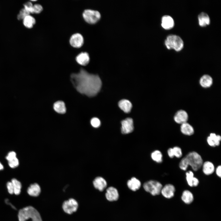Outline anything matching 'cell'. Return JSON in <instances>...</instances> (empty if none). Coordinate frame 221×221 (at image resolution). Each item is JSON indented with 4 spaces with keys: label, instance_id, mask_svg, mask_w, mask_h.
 <instances>
[{
    "label": "cell",
    "instance_id": "obj_1",
    "mask_svg": "<svg viewBox=\"0 0 221 221\" xmlns=\"http://www.w3.org/2000/svg\"><path fill=\"white\" fill-rule=\"evenodd\" d=\"M71 79L78 92L90 97L96 95L102 86L99 76L90 74L83 68L78 73L72 74Z\"/></svg>",
    "mask_w": 221,
    "mask_h": 221
},
{
    "label": "cell",
    "instance_id": "obj_2",
    "mask_svg": "<svg viewBox=\"0 0 221 221\" xmlns=\"http://www.w3.org/2000/svg\"><path fill=\"white\" fill-rule=\"evenodd\" d=\"M203 160L201 156L197 152L192 151L188 153L180 161L179 167L181 170L185 171L190 165L192 169L197 171L202 167Z\"/></svg>",
    "mask_w": 221,
    "mask_h": 221
},
{
    "label": "cell",
    "instance_id": "obj_3",
    "mask_svg": "<svg viewBox=\"0 0 221 221\" xmlns=\"http://www.w3.org/2000/svg\"><path fill=\"white\" fill-rule=\"evenodd\" d=\"M19 221H26L31 219L32 221H42L41 215L34 207L29 206L20 209L18 213Z\"/></svg>",
    "mask_w": 221,
    "mask_h": 221
},
{
    "label": "cell",
    "instance_id": "obj_4",
    "mask_svg": "<svg viewBox=\"0 0 221 221\" xmlns=\"http://www.w3.org/2000/svg\"><path fill=\"white\" fill-rule=\"evenodd\" d=\"M165 43L168 49H173L176 51H180L184 46V43L182 39L175 35L171 34L168 36L165 40Z\"/></svg>",
    "mask_w": 221,
    "mask_h": 221
},
{
    "label": "cell",
    "instance_id": "obj_5",
    "mask_svg": "<svg viewBox=\"0 0 221 221\" xmlns=\"http://www.w3.org/2000/svg\"><path fill=\"white\" fill-rule=\"evenodd\" d=\"M143 186L146 191L153 196L157 195L161 193L163 187L160 182L155 180H150L145 182Z\"/></svg>",
    "mask_w": 221,
    "mask_h": 221
},
{
    "label": "cell",
    "instance_id": "obj_6",
    "mask_svg": "<svg viewBox=\"0 0 221 221\" xmlns=\"http://www.w3.org/2000/svg\"><path fill=\"white\" fill-rule=\"evenodd\" d=\"M82 15L85 21L90 24L96 23L101 17V14L98 11L91 9L85 10Z\"/></svg>",
    "mask_w": 221,
    "mask_h": 221
},
{
    "label": "cell",
    "instance_id": "obj_7",
    "mask_svg": "<svg viewBox=\"0 0 221 221\" xmlns=\"http://www.w3.org/2000/svg\"><path fill=\"white\" fill-rule=\"evenodd\" d=\"M78 207L77 201L75 199L71 198L64 201L62 204V208L64 211L68 214H72L76 212Z\"/></svg>",
    "mask_w": 221,
    "mask_h": 221
},
{
    "label": "cell",
    "instance_id": "obj_8",
    "mask_svg": "<svg viewBox=\"0 0 221 221\" xmlns=\"http://www.w3.org/2000/svg\"><path fill=\"white\" fill-rule=\"evenodd\" d=\"M121 132L124 134L132 132L134 130L133 120L130 118H126L121 122Z\"/></svg>",
    "mask_w": 221,
    "mask_h": 221
},
{
    "label": "cell",
    "instance_id": "obj_9",
    "mask_svg": "<svg viewBox=\"0 0 221 221\" xmlns=\"http://www.w3.org/2000/svg\"><path fill=\"white\" fill-rule=\"evenodd\" d=\"M69 42L71 45L75 48H79L84 43V38L80 33H76L73 34L70 37Z\"/></svg>",
    "mask_w": 221,
    "mask_h": 221
},
{
    "label": "cell",
    "instance_id": "obj_10",
    "mask_svg": "<svg viewBox=\"0 0 221 221\" xmlns=\"http://www.w3.org/2000/svg\"><path fill=\"white\" fill-rule=\"evenodd\" d=\"M175 191V187L173 184H168L162 187L161 193L165 197L170 199L174 196Z\"/></svg>",
    "mask_w": 221,
    "mask_h": 221
},
{
    "label": "cell",
    "instance_id": "obj_11",
    "mask_svg": "<svg viewBox=\"0 0 221 221\" xmlns=\"http://www.w3.org/2000/svg\"><path fill=\"white\" fill-rule=\"evenodd\" d=\"M105 195L107 199L110 201H116L119 197L117 190L113 187H110L107 189Z\"/></svg>",
    "mask_w": 221,
    "mask_h": 221
},
{
    "label": "cell",
    "instance_id": "obj_12",
    "mask_svg": "<svg viewBox=\"0 0 221 221\" xmlns=\"http://www.w3.org/2000/svg\"><path fill=\"white\" fill-rule=\"evenodd\" d=\"M188 118L187 113L183 110L178 111L175 114L174 118V120L176 123L181 124L187 122Z\"/></svg>",
    "mask_w": 221,
    "mask_h": 221
},
{
    "label": "cell",
    "instance_id": "obj_13",
    "mask_svg": "<svg viewBox=\"0 0 221 221\" xmlns=\"http://www.w3.org/2000/svg\"><path fill=\"white\" fill-rule=\"evenodd\" d=\"M221 140L220 135H216L214 133H211L207 139V142L209 145L214 147L219 146Z\"/></svg>",
    "mask_w": 221,
    "mask_h": 221
},
{
    "label": "cell",
    "instance_id": "obj_14",
    "mask_svg": "<svg viewBox=\"0 0 221 221\" xmlns=\"http://www.w3.org/2000/svg\"><path fill=\"white\" fill-rule=\"evenodd\" d=\"M174 21L173 18L170 16L164 15L162 17L161 21L162 27L165 29H169L174 26Z\"/></svg>",
    "mask_w": 221,
    "mask_h": 221
},
{
    "label": "cell",
    "instance_id": "obj_15",
    "mask_svg": "<svg viewBox=\"0 0 221 221\" xmlns=\"http://www.w3.org/2000/svg\"><path fill=\"white\" fill-rule=\"evenodd\" d=\"M95 188L100 191H103L107 186L106 180L102 177L98 176L95 178L93 181Z\"/></svg>",
    "mask_w": 221,
    "mask_h": 221
},
{
    "label": "cell",
    "instance_id": "obj_16",
    "mask_svg": "<svg viewBox=\"0 0 221 221\" xmlns=\"http://www.w3.org/2000/svg\"><path fill=\"white\" fill-rule=\"evenodd\" d=\"M186 180L188 185L190 187H196L199 184V180L196 177L194 176L193 172L189 171L186 172Z\"/></svg>",
    "mask_w": 221,
    "mask_h": 221
},
{
    "label": "cell",
    "instance_id": "obj_17",
    "mask_svg": "<svg viewBox=\"0 0 221 221\" xmlns=\"http://www.w3.org/2000/svg\"><path fill=\"white\" fill-rule=\"evenodd\" d=\"M76 60L79 64L85 66L89 62V55L86 52H81L76 56Z\"/></svg>",
    "mask_w": 221,
    "mask_h": 221
},
{
    "label": "cell",
    "instance_id": "obj_18",
    "mask_svg": "<svg viewBox=\"0 0 221 221\" xmlns=\"http://www.w3.org/2000/svg\"><path fill=\"white\" fill-rule=\"evenodd\" d=\"M203 173L206 175H209L212 174L215 171L214 165L211 161H207L203 163L202 167Z\"/></svg>",
    "mask_w": 221,
    "mask_h": 221
},
{
    "label": "cell",
    "instance_id": "obj_19",
    "mask_svg": "<svg viewBox=\"0 0 221 221\" xmlns=\"http://www.w3.org/2000/svg\"><path fill=\"white\" fill-rule=\"evenodd\" d=\"M41 189L39 185L36 183L31 184L28 188L27 192L30 196L37 197L40 193Z\"/></svg>",
    "mask_w": 221,
    "mask_h": 221
},
{
    "label": "cell",
    "instance_id": "obj_20",
    "mask_svg": "<svg viewBox=\"0 0 221 221\" xmlns=\"http://www.w3.org/2000/svg\"><path fill=\"white\" fill-rule=\"evenodd\" d=\"M167 153L169 157L171 158H173L174 157L179 158L181 157L182 155L181 149L177 146L169 149L167 150Z\"/></svg>",
    "mask_w": 221,
    "mask_h": 221
},
{
    "label": "cell",
    "instance_id": "obj_21",
    "mask_svg": "<svg viewBox=\"0 0 221 221\" xmlns=\"http://www.w3.org/2000/svg\"><path fill=\"white\" fill-rule=\"evenodd\" d=\"M127 185L130 189L135 191L139 189L141 186V183L138 179L135 177H133L128 180Z\"/></svg>",
    "mask_w": 221,
    "mask_h": 221
},
{
    "label": "cell",
    "instance_id": "obj_22",
    "mask_svg": "<svg viewBox=\"0 0 221 221\" xmlns=\"http://www.w3.org/2000/svg\"><path fill=\"white\" fill-rule=\"evenodd\" d=\"M180 129L181 133L186 135H192L194 132L193 127L187 122L181 124Z\"/></svg>",
    "mask_w": 221,
    "mask_h": 221
},
{
    "label": "cell",
    "instance_id": "obj_23",
    "mask_svg": "<svg viewBox=\"0 0 221 221\" xmlns=\"http://www.w3.org/2000/svg\"><path fill=\"white\" fill-rule=\"evenodd\" d=\"M120 108L126 113H129L132 107L131 103L128 100L123 99L121 100L118 103Z\"/></svg>",
    "mask_w": 221,
    "mask_h": 221
},
{
    "label": "cell",
    "instance_id": "obj_24",
    "mask_svg": "<svg viewBox=\"0 0 221 221\" xmlns=\"http://www.w3.org/2000/svg\"><path fill=\"white\" fill-rule=\"evenodd\" d=\"M199 25L202 27L208 25L210 22V19L208 15L204 12L200 13L198 16Z\"/></svg>",
    "mask_w": 221,
    "mask_h": 221
},
{
    "label": "cell",
    "instance_id": "obj_25",
    "mask_svg": "<svg viewBox=\"0 0 221 221\" xmlns=\"http://www.w3.org/2000/svg\"><path fill=\"white\" fill-rule=\"evenodd\" d=\"M200 83L203 87L208 88L212 85V79L210 76L207 75H204L200 79Z\"/></svg>",
    "mask_w": 221,
    "mask_h": 221
},
{
    "label": "cell",
    "instance_id": "obj_26",
    "mask_svg": "<svg viewBox=\"0 0 221 221\" xmlns=\"http://www.w3.org/2000/svg\"><path fill=\"white\" fill-rule=\"evenodd\" d=\"M36 22L35 18L30 15L27 16L23 20L24 25L28 29L32 28Z\"/></svg>",
    "mask_w": 221,
    "mask_h": 221
},
{
    "label": "cell",
    "instance_id": "obj_27",
    "mask_svg": "<svg viewBox=\"0 0 221 221\" xmlns=\"http://www.w3.org/2000/svg\"><path fill=\"white\" fill-rule=\"evenodd\" d=\"M181 199L185 203L189 204L193 201V196L190 191L188 190H185L182 193Z\"/></svg>",
    "mask_w": 221,
    "mask_h": 221
},
{
    "label": "cell",
    "instance_id": "obj_28",
    "mask_svg": "<svg viewBox=\"0 0 221 221\" xmlns=\"http://www.w3.org/2000/svg\"><path fill=\"white\" fill-rule=\"evenodd\" d=\"M53 108L56 112L60 114H64L66 111L65 103L62 101L56 102L54 104Z\"/></svg>",
    "mask_w": 221,
    "mask_h": 221
},
{
    "label": "cell",
    "instance_id": "obj_29",
    "mask_svg": "<svg viewBox=\"0 0 221 221\" xmlns=\"http://www.w3.org/2000/svg\"><path fill=\"white\" fill-rule=\"evenodd\" d=\"M14 188V194L16 195H19L21 192L22 185L21 182L15 178L12 179L11 180Z\"/></svg>",
    "mask_w": 221,
    "mask_h": 221
},
{
    "label": "cell",
    "instance_id": "obj_30",
    "mask_svg": "<svg viewBox=\"0 0 221 221\" xmlns=\"http://www.w3.org/2000/svg\"><path fill=\"white\" fill-rule=\"evenodd\" d=\"M151 157L153 160L157 163H161L162 162V154L159 150H156L153 151L151 153Z\"/></svg>",
    "mask_w": 221,
    "mask_h": 221
},
{
    "label": "cell",
    "instance_id": "obj_31",
    "mask_svg": "<svg viewBox=\"0 0 221 221\" xmlns=\"http://www.w3.org/2000/svg\"><path fill=\"white\" fill-rule=\"evenodd\" d=\"M30 14L24 8L21 9L17 15L18 20H23L27 16L29 15Z\"/></svg>",
    "mask_w": 221,
    "mask_h": 221
},
{
    "label": "cell",
    "instance_id": "obj_32",
    "mask_svg": "<svg viewBox=\"0 0 221 221\" xmlns=\"http://www.w3.org/2000/svg\"><path fill=\"white\" fill-rule=\"evenodd\" d=\"M8 161L9 165L12 168H15L19 165V161L17 157Z\"/></svg>",
    "mask_w": 221,
    "mask_h": 221
},
{
    "label": "cell",
    "instance_id": "obj_33",
    "mask_svg": "<svg viewBox=\"0 0 221 221\" xmlns=\"http://www.w3.org/2000/svg\"><path fill=\"white\" fill-rule=\"evenodd\" d=\"M23 6L24 8L29 14L33 13V5L31 2H27L24 4Z\"/></svg>",
    "mask_w": 221,
    "mask_h": 221
},
{
    "label": "cell",
    "instance_id": "obj_34",
    "mask_svg": "<svg viewBox=\"0 0 221 221\" xmlns=\"http://www.w3.org/2000/svg\"><path fill=\"white\" fill-rule=\"evenodd\" d=\"M43 10L42 6L39 4H36L33 5V13L38 14L41 13Z\"/></svg>",
    "mask_w": 221,
    "mask_h": 221
},
{
    "label": "cell",
    "instance_id": "obj_35",
    "mask_svg": "<svg viewBox=\"0 0 221 221\" xmlns=\"http://www.w3.org/2000/svg\"><path fill=\"white\" fill-rule=\"evenodd\" d=\"M91 124L93 127L95 128H98L100 126L101 122L99 118L95 117L91 119Z\"/></svg>",
    "mask_w": 221,
    "mask_h": 221
},
{
    "label": "cell",
    "instance_id": "obj_36",
    "mask_svg": "<svg viewBox=\"0 0 221 221\" xmlns=\"http://www.w3.org/2000/svg\"><path fill=\"white\" fill-rule=\"evenodd\" d=\"M16 157V153L13 151L10 152L6 156V158L8 161Z\"/></svg>",
    "mask_w": 221,
    "mask_h": 221
},
{
    "label": "cell",
    "instance_id": "obj_37",
    "mask_svg": "<svg viewBox=\"0 0 221 221\" xmlns=\"http://www.w3.org/2000/svg\"><path fill=\"white\" fill-rule=\"evenodd\" d=\"M6 187L9 193L11 194H14V188L12 182L9 181L6 184Z\"/></svg>",
    "mask_w": 221,
    "mask_h": 221
},
{
    "label": "cell",
    "instance_id": "obj_38",
    "mask_svg": "<svg viewBox=\"0 0 221 221\" xmlns=\"http://www.w3.org/2000/svg\"><path fill=\"white\" fill-rule=\"evenodd\" d=\"M215 172L217 175L219 177H221V166L220 165L218 166L216 169Z\"/></svg>",
    "mask_w": 221,
    "mask_h": 221
},
{
    "label": "cell",
    "instance_id": "obj_39",
    "mask_svg": "<svg viewBox=\"0 0 221 221\" xmlns=\"http://www.w3.org/2000/svg\"><path fill=\"white\" fill-rule=\"evenodd\" d=\"M4 169V166L0 162V171Z\"/></svg>",
    "mask_w": 221,
    "mask_h": 221
},
{
    "label": "cell",
    "instance_id": "obj_40",
    "mask_svg": "<svg viewBox=\"0 0 221 221\" xmlns=\"http://www.w3.org/2000/svg\"><path fill=\"white\" fill-rule=\"evenodd\" d=\"M6 203H7V204H10V203H8V201H7V199L6 200ZM10 205L11 206V207H12L13 208H14V209L15 208V207H14V206H13L12 205V204H10Z\"/></svg>",
    "mask_w": 221,
    "mask_h": 221
}]
</instances>
